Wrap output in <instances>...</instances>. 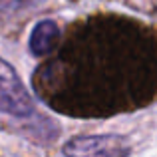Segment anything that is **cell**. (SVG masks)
I'll return each mask as SVG.
<instances>
[{"mask_svg":"<svg viewBox=\"0 0 157 157\" xmlns=\"http://www.w3.org/2000/svg\"><path fill=\"white\" fill-rule=\"evenodd\" d=\"M34 111L32 94L24 86L22 78L4 58H0V113L28 119Z\"/></svg>","mask_w":157,"mask_h":157,"instance_id":"obj_1","label":"cell"},{"mask_svg":"<svg viewBox=\"0 0 157 157\" xmlns=\"http://www.w3.org/2000/svg\"><path fill=\"white\" fill-rule=\"evenodd\" d=\"M64 157H129L131 145L115 133L78 135L62 145Z\"/></svg>","mask_w":157,"mask_h":157,"instance_id":"obj_2","label":"cell"},{"mask_svg":"<svg viewBox=\"0 0 157 157\" xmlns=\"http://www.w3.org/2000/svg\"><path fill=\"white\" fill-rule=\"evenodd\" d=\"M58 42H60V28H58V24L54 20H40L30 32L28 48H30L32 56L42 58L56 50Z\"/></svg>","mask_w":157,"mask_h":157,"instance_id":"obj_3","label":"cell"},{"mask_svg":"<svg viewBox=\"0 0 157 157\" xmlns=\"http://www.w3.org/2000/svg\"><path fill=\"white\" fill-rule=\"evenodd\" d=\"M24 0H0V10H14V8L22 6Z\"/></svg>","mask_w":157,"mask_h":157,"instance_id":"obj_4","label":"cell"}]
</instances>
